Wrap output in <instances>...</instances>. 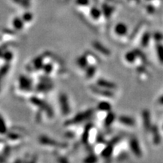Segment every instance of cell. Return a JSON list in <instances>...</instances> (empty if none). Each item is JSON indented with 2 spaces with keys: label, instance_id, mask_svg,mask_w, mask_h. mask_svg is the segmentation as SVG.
I'll list each match as a JSON object with an SVG mask.
<instances>
[{
  "label": "cell",
  "instance_id": "cell-16",
  "mask_svg": "<svg viewBox=\"0 0 163 163\" xmlns=\"http://www.w3.org/2000/svg\"><path fill=\"white\" fill-rule=\"evenodd\" d=\"M135 53L137 54V56H138L139 58H140V59L142 60V61H143L144 63H148V60H147V56L145 55L144 54L143 52H142V51L140 50H135Z\"/></svg>",
  "mask_w": 163,
  "mask_h": 163
},
{
  "label": "cell",
  "instance_id": "cell-14",
  "mask_svg": "<svg viewBox=\"0 0 163 163\" xmlns=\"http://www.w3.org/2000/svg\"><path fill=\"white\" fill-rule=\"evenodd\" d=\"M157 52L159 61L163 64V45H158L157 46Z\"/></svg>",
  "mask_w": 163,
  "mask_h": 163
},
{
  "label": "cell",
  "instance_id": "cell-15",
  "mask_svg": "<svg viewBox=\"0 0 163 163\" xmlns=\"http://www.w3.org/2000/svg\"><path fill=\"white\" fill-rule=\"evenodd\" d=\"M115 119H116V116H115L114 113L109 112V114L107 115L105 119V124L107 125V126H110L113 122Z\"/></svg>",
  "mask_w": 163,
  "mask_h": 163
},
{
  "label": "cell",
  "instance_id": "cell-13",
  "mask_svg": "<svg viewBox=\"0 0 163 163\" xmlns=\"http://www.w3.org/2000/svg\"><path fill=\"white\" fill-rule=\"evenodd\" d=\"M150 34L149 32H145L143 35L141 39V45L143 47H147L148 45L149 42H150Z\"/></svg>",
  "mask_w": 163,
  "mask_h": 163
},
{
  "label": "cell",
  "instance_id": "cell-9",
  "mask_svg": "<svg viewBox=\"0 0 163 163\" xmlns=\"http://www.w3.org/2000/svg\"><path fill=\"white\" fill-rule=\"evenodd\" d=\"M137 54L135 51H129L126 54V61L129 63H134L136 60Z\"/></svg>",
  "mask_w": 163,
  "mask_h": 163
},
{
  "label": "cell",
  "instance_id": "cell-23",
  "mask_svg": "<svg viewBox=\"0 0 163 163\" xmlns=\"http://www.w3.org/2000/svg\"><path fill=\"white\" fill-rule=\"evenodd\" d=\"M162 128H163V127H162Z\"/></svg>",
  "mask_w": 163,
  "mask_h": 163
},
{
  "label": "cell",
  "instance_id": "cell-20",
  "mask_svg": "<svg viewBox=\"0 0 163 163\" xmlns=\"http://www.w3.org/2000/svg\"><path fill=\"white\" fill-rule=\"evenodd\" d=\"M58 162H59V163H69V162L67 161V159H63V158H61V157H60L59 159H58Z\"/></svg>",
  "mask_w": 163,
  "mask_h": 163
},
{
  "label": "cell",
  "instance_id": "cell-10",
  "mask_svg": "<svg viewBox=\"0 0 163 163\" xmlns=\"http://www.w3.org/2000/svg\"><path fill=\"white\" fill-rule=\"evenodd\" d=\"M113 147L112 146H107L102 151V156L104 158H109L113 153Z\"/></svg>",
  "mask_w": 163,
  "mask_h": 163
},
{
  "label": "cell",
  "instance_id": "cell-17",
  "mask_svg": "<svg viewBox=\"0 0 163 163\" xmlns=\"http://www.w3.org/2000/svg\"><path fill=\"white\" fill-rule=\"evenodd\" d=\"M153 38L157 42H159L163 39V36L161 33H159V32H155L153 34Z\"/></svg>",
  "mask_w": 163,
  "mask_h": 163
},
{
  "label": "cell",
  "instance_id": "cell-12",
  "mask_svg": "<svg viewBox=\"0 0 163 163\" xmlns=\"http://www.w3.org/2000/svg\"><path fill=\"white\" fill-rule=\"evenodd\" d=\"M97 162H98V158L94 154L89 155L83 160V163H97Z\"/></svg>",
  "mask_w": 163,
  "mask_h": 163
},
{
  "label": "cell",
  "instance_id": "cell-11",
  "mask_svg": "<svg viewBox=\"0 0 163 163\" xmlns=\"http://www.w3.org/2000/svg\"><path fill=\"white\" fill-rule=\"evenodd\" d=\"M7 132V126L4 118L0 114V135H4Z\"/></svg>",
  "mask_w": 163,
  "mask_h": 163
},
{
  "label": "cell",
  "instance_id": "cell-21",
  "mask_svg": "<svg viewBox=\"0 0 163 163\" xmlns=\"http://www.w3.org/2000/svg\"><path fill=\"white\" fill-rule=\"evenodd\" d=\"M158 102H159V104H161V105H163V95L159 97V100H158Z\"/></svg>",
  "mask_w": 163,
  "mask_h": 163
},
{
  "label": "cell",
  "instance_id": "cell-3",
  "mask_svg": "<svg viewBox=\"0 0 163 163\" xmlns=\"http://www.w3.org/2000/svg\"><path fill=\"white\" fill-rule=\"evenodd\" d=\"M59 102L60 105L61 106L62 108V111L63 113H69L70 112V104L69 101H68L67 96H66L65 94H61L59 96Z\"/></svg>",
  "mask_w": 163,
  "mask_h": 163
},
{
  "label": "cell",
  "instance_id": "cell-7",
  "mask_svg": "<svg viewBox=\"0 0 163 163\" xmlns=\"http://www.w3.org/2000/svg\"><path fill=\"white\" fill-rule=\"evenodd\" d=\"M98 109L101 112H110L111 105L109 103L103 101L98 104Z\"/></svg>",
  "mask_w": 163,
  "mask_h": 163
},
{
  "label": "cell",
  "instance_id": "cell-6",
  "mask_svg": "<svg viewBox=\"0 0 163 163\" xmlns=\"http://www.w3.org/2000/svg\"><path fill=\"white\" fill-rule=\"evenodd\" d=\"M115 32L117 35L124 36L128 32V27L124 24H118L115 27Z\"/></svg>",
  "mask_w": 163,
  "mask_h": 163
},
{
  "label": "cell",
  "instance_id": "cell-5",
  "mask_svg": "<svg viewBox=\"0 0 163 163\" xmlns=\"http://www.w3.org/2000/svg\"><path fill=\"white\" fill-rule=\"evenodd\" d=\"M119 122L120 123H122V124L128 126H133L135 124V119L129 117V116H120L119 118Z\"/></svg>",
  "mask_w": 163,
  "mask_h": 163
},
{
  "label": "cell",
  "instance_id": "cell-1",
  "mask_svg": "<svg viewBox=\"0 0 163 163\" xmlns=\"http://www.w3.org/2000/svg\"><path fill=\"white\" fill-rule=\"evenodd\" d=\"M129 145L132 152H133L137 157L140 158L142 157V151L141 149H140V144H139L138 140H137L136 138H131L129 142Z\"/></svg>",
  "mask_w": 163,
  "mask_h": 163
},
{
  "label": "cell",
  "instance_id": "cell-4",
  "mask_svg": "<svg viewBox=\"0 0 163 163\" xmlns=\"http://www.w3.org/2000/svg\"><path fill=\"white\" fill-rule=\"evenodd\" d=\"M151 132L152 134V138H153V143L156 145H159L161 142V136L159 134V128L157 125H153L151 127Z\"/></svg>",
  "mask_w": 163,
  "mask_h": 163
},
{
  "label": "cell",
  "instance_id": "cell-2",
  "mask_svg": "<svg viewBox=\"0 0 163 163\" xmlns=\"http://www.w3.org/2000/svg\"><path fill=\"white\" fill-rule=\"evenodd\" d=\"M142 119H143V125L144 128L147 131L151 130V119H150V113L148 109H144L142 113Z\"/></svg>",
  "mask_w": 163,
  "mask_h": 163
},
{
  "label": "cell",
  "instance_id": "cell-18",
  "mask_svg": "<svg viewBox=\"0 0 163 163\" xmlns=\"http://www.w3.org/2000/svg\"><path fill=\"white\" fill-rule=\"evenodd\" d=\"M138 71L140 73H145L146 72H147V69H146L145 66H140V67L138 68Z\"/></svg>",
  "mask_w": 163,
  "mask_h": 163
},
{
  "label": "cell",
  "instance_id": "cell-19",
  "mask_svg": "<svg viewBox=\"0 0 163 163\" xmlns=\"http://www.w3.org/2000/svg\"><path fill=\"white\" fill-rule=\"evenodd\" d=\"M147 10L148 11L149 13H154V11H155V8H154V7L152 6H148L147 7Z\"/></svg>",
  "mask_w": 163,
  "mask_h": 163
},
{
  "label": "cell",
  "instance_id": "cell-8",
  "mask_svg": "<svg viewBox=\"0 0 163 163\" xmlns=\"http://www.w3.org/2000/svg\"><path fill=\"white\" fill-rule=\"evenodd\" d=\"M99 85L101 87V88H109V89H111V88H115V85L112 82H109V81H107V80H101V81H99L98 82Z\"/></svg>",
  "mask_w": 163,
  "mask_h": 163
},
{
  "label": "cell",
  "instance_id": "cell-22",
  "mask_svg": "<svg viewBox=\"0 0 163 163\" xmlns=\"http://www.w3.org/2000/svg\"><path fill=\"white\" fill-rule=\"evenodd\" d=\"M148 1H150V0H148Z\"/></svg>",
  "mask_w": 163,
  "mask_h": 163
}]
</instances>
